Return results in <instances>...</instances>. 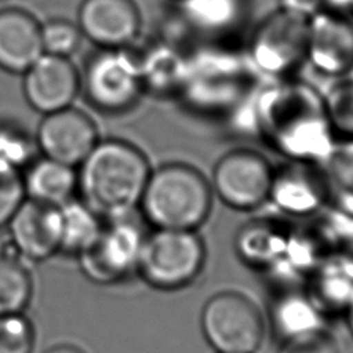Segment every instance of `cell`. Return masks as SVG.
<instances>
[{
  "mask_svg": "<svg viewBox=\"0 0 353 353\" xmlns=\"http://www.w3.org/2000/svg\"><path fill=\"white\" fill-rule=\"evenodd\" d=\"M251 112L254 137L283 160L320 164L336 141L324 92L295 76L262 80Z\"/></svg>",
  "mask_w": 353,
  "mask_h": 353,
  "instance_id": "6da1fadb",
  "label": "cell"
},
{
  "mask_svg": "<svg viewBox=\"0 0 353 353\" xmlns=\"http://www.w3.org/2000/svg\"><path fill=\"white\" fill-rule=\"evenodd\" d=\"M261 81L244 46L197 40L188 47L186 72L175 99L190 113L225 121L250 99Z\"/></svg>",
  "mask_w": 353,
  "mask_h": 353,
  "instance_id": "7a4b0ae2",
  "label": "cell"
},
{
  "mask_svg": "<svg viewBox=\"0 0 353 353\" xmlns=\"http://www.w3.org/2000/svg\"><path fill=\"white\" fill-rule=\"evenodd\" d=\"M77 167L81 201L106 221L134 214L153 168L141 148L120 138L99 139Z\"/></svg>",
  "mask_w": 353,
  "mask_h": 353,
  "instance_id": "3957f363",
  "label": "cell"
},
{
  "mask_svg": "<svg viewBox=\"0 0 353 353\" xmlns=\"http://www.w3.org/2000/svg\"><path fill=\"white\" fill-rule=\"evenodd\" d=\"M214 193L197 167L167 161L152 168L138 208L153 229L197 230L210 216Z\"/></svg>",
  "mask_w": 353,
  "mask_h": 353,
  "instance_id": "277c9868",
  "label": "cell"
},
{
  "mask_svg": "<svg viewBox=\"0 0 353 353\" xmlns=\"http://www.w3.org/2000/svg\"><path fill=\"white\" fill-rule=\"evenodd\" d=\"M205 255L197 230L153 229L143 239L137 272L153 288L174 291L197 279Z\"/></svg>",
  "mask_w": 353,
  "mask_h": 353,
  "instance_id": "5b68a950",
  "label": "cell"
},
{
  "mask_svg": "<svg viewBox=\"0 0 353 353\" xmlns=\"http://www.w3.org/2000/svg\"><path fill=\"white\" fill-rule=\"evenodd\" d=\"M307 21L274 8L255 25L243 46L262 80L294 76L305 63Z\"/></svg>",
  "mask_w": 353,
  "mask_h": 353,
  "instance_id": "8992f818",
  "label": "cell"
},
{
  "mask_svg": "<svg viewBox=\"0 0 353 353\" xmlns=\"http://www.w3.org/2000/svg\"><path fill=\"white\" fill-rule=\"evenodd\" d=\"M80 83L88 103L108 114L130 110L145 94L131 48H98L88 58Z\"/></svg>",
  "mask_w": 353,
  "mask_h": 353,
  "instance_id": "52a82bcc",
  "label": "cell"
},
{
  "mask_svg": "<svg viewBox=\"0 0 353 353\" xmlns=\"http://www.w3.org/2000/svg\"><path fill=\"white\" fill-rule=\"evenodd\" d=\"M200 325L216 353H255L265 335V321L258 306L234 291L212 295L201 309Z\"/></svg>",
  "mask_w": 353,
  "mask_h": 353,
  "instance_id": "ba28073f",
  "label": "cell"
},
{
  "mask_svg": "<svg viewBox=\"0 0 353 353\" xmlns=\"http://www.w3.org/2000/svg\"><path fill=\"white\" fill-rule=\"evenodd\" d=\"M274 165L261 152L233 148L215 161L210 185L226 207L252 211L268 203Z\"/></svg>",
  "mask_w": 353,
  "mask_h": 353,
  "instance_id": "9c48e42d",
  "label": "cell"
},
{
  "mask_svg": "<svg viewBox=\"0 0 353 353\" xmlns=\"http://www.w3.org/2000/svg\"><path fill=\"white\" fill-rule=\"evenodd\" d=\"M146 234L131 215L109 219L95 243L79 255L83 273L97 284H114L137 272Z\"/></svg>",
  "mask_w": 353,
  "mask_h": 353,
  "instance_id": "30bf717a",
  "label": "cell"
},
{
  "mask_svg": "<svg viewBox=\"0 0 353 353\" xmlns=\"http://www.w3.org/2000/svg\"><path fill=\"white\" fill-rule=\"evenodd\" d=\"M268 203L284 218L307 219L328 204V189L319 164L287 161L274 165Z\"/></svg>",
  "mask_w": 353,
  "mask_h": 353,
  "instance_id": "8fae6325",
  "label": "cell"
},
{
  "mask_svg": "<svg viewBox=\"0 0 353 353\" xmlns=\"http://www.w3.org/2000/svg\"><path fill=\"white\" fill-rule=\"evenodd\" d=\"M305 63L324 77L346 76L353 66V18L325 10L312 17Z\"/></svg>",
  "mask_w": 353,
  "mask_h": 353,
  "instance_id": "7c38bea8",
  "label": "cell"
},
{
  "mask_svg": "<svg viewBox=\"0 0 353 353\" xmlns=\"http://www.w3.org/2000/svg\"><path fill=\"white\" fill-rule=\"evenodd\" d=\"M98 141L92 119L72 106L44 114L34 138L43 156L72 167H77Z\"/></svg>",
  "mask_w": 353,
  "mask_h": 353,
  "instance_id": "4fadbf2b",
  "label": "cell"
},
{
  "mask_svg": "<svg viewBox=\"0 0 353 353\" xmlns=\"http://www.w3.org/2000/svg\"><path fill=\"white\" fill-rule=\"evenodd\" d=\"M77 26L98 48H131L142 30V14L134 0H83Z\"/></svg>",
  "mask_w": 353,
  "mask_h": 353,
  "instance_id": "5bb4252c",
  "label": "cell"
},
{
  "mask_svg": "<svg viewBox=\"0 0 353 353\" xmlns=\"http://www.w3.org/2000/svg\"><path fill=\"white\" fill-rule=\"evenodd\" d=\"M22 74L25 99L43 114L72 106L81 90L80 74L69 58L43 52Z\"/></svg>",
  "mask_w": 353,
  "mask_h": 353,
  "instance_id": "9a60e30c",
  "label": "cell"
},
{
  "mask_svg": "<svg viewBox=\"0 0 353 353\" xmlns=\"http://www.w3.org/2000/svg\"><path fill=\"white\" fill-rule=\"evenodd\" d=\"M296 228L274 216L256 218L240 228L234 248L240 259L269 279L285 261Z\"/></svg>",
  "mask_w": 353,
  "mask_h": 353,
  "instance_id": "2e32d148",
  "label": "cell"
},
{
  "mask_svg": "<svg viewBox=\"0 0 353 353\" xmlns=\"http://www.w3.org/2000/svg\"><path fill=\"white\" fill-rule=\"evenodd\" d=\"M7 226L15 248L28 259L44 261L59 251V207L25 197Z\"/></svg>",
  "mask_w": 353,
  "mask_h": 353,
  "instance_id": "e0dca14e",
  "label": "cell"
},
{
  "mask_svg": "<svg viewBox=\"0 0 353 353\" xmlns=\"http://www.w3.org/2000/svg\"><path fill=\"white\" fill-rule=\"evenodd\" d=\"M179 25L197 40H229L244 25L248 0H174Z\"/></svg>",
  "mask_w": 353,
  "mask_h": 353,
  "instance_id": "ac0fdd59",
  "label": "cell"
},
{
  "mask_svg": "<svg viewBox=\"0 0 353 353\" xmlns=\"http://www.w3.org/2000/svg\"><path fill=\"white\" fill-rule=\"evenodd\" d=\"M145 94L175 98L186 72L188 47L171 37H159L135 51Z\"/></svg>",
  "mask_w": 353,
  "mask_h": 353,
  "instance_id": "d6986e66",
  "label": "cell"
},
{
  "mask_svg": "<svg viewBox=\"0 0 353 353\" xmlns=\"http://www.w3.org/2000/svg\"><path fill=\"white\" fill-rule=\"evenodd\" d=\"M41 54V23L19 8L0 10V69L22 74Z\"/></svg>",
  "mask_w": 353,
  "mask_h": 353,
  "instance_id": "ffe728a7",
  "label": "cell"
},
{
  "mask_svg": "<svg viewBox=\"0 0 353 353\" xmlns=\"http://www.w3.org/2000/svg\"><path fill=\"white\" fill-rule=\"evenodd\" d=\"M305 290L327 317L345 314L353 302V252L325 254Z\"/></svg>",
  "mask_w": 353,
  "mask_h": 353,
  "instance_id": "44dd1931",
  "label": "cell"
},
{
  "mask_svg": "<svg viewBox=\"0 0 353 353\" xmlns=\"http://www.w3.org/2000/svg\"><path fill=\"white\" fill-rule=\"evenodd\" d=\"M25 197L59 207L73 199L77 190L76 167L50 157H34L21 175Z\"/></svg>",
  "mask_w": 353,
  "mask_h": 353,
  "instance_id": "7402d4cb",
  "label": "cell"
},
{
  "mask_svg": "<svg viewBox=\"0 0 353 353\" xmlns=\"http://www.w3.org/2000/svg\"><path fill=\"white\" fill-rule=\"evenodd\" d=\"M269 316L273 331L281 341L324 330L327 319L305 287L277 290Z\"/></svg>",
  "mask_w": 353,
  "mask_h": 353,
  "instance_id": "603a6c76",
  "label": "cell"
},
{
  "mask_svg": "<svg viewBox=\"0 0 353 353\" xmlns=\"http://www.w3.org/2000/svg\"><path fill=\"white\" fill-rule=\"evenodd\" d=\"M324 175L330 205L353 214V138H339L319 164Z\"/></svg>",
  "mask_w": 353,
  "mask_h": 353,
  "instance_id": "cb8c5ba5",
  "label": "cell"
},
{
  "mask_svg": "<svg viewBox=\"0 0 353 353\" xmlns=\"http://www.w3.org/2000/svg\"><path fill=\"white\" fill-rule=\"evenodd\" d=\"M61 215V247L59 251L80 255L99 237L103 222L81 200H69L59 205Z\"/></svg>",
  "mask_w": 353,
  "mask_h": 353,
  "instance_id": "d4e9b609",
  "label": "cell"
},
{
  "mask_svg": "<svg viewBox=\"0 0 353 353\" xmlns=\"http://www.w3.org/2000/svg\"><path fill=\"white\" fill-rule=\"evenodd\" d=\"M32 296V279L22 263L0 255V314L22 313Z\"/></svg>",
  "mask_w": 353,
  "mask_h": 353,
  "instance_id": "484cf974",
  "label": "cell"
},
{
  "mask_svg": "<svg viewBox=\"0 0 353 353\" xmlns=\"http://www.w3.org/2000/svg\"><path fill=\"white\" fill-rule=\"evenodd\" d=\"M36 142L18 125L0 123V174L21 176L34 159Z\"/></svg>",
  "mask_w": 353,
  "mask_h": 353,
  "instance_id": "4316f807",
  "label": "cell"
},
{
  "mask_svg": "<svg viewBox=\"0 0 353 353\" xmlns=\"http://www.w3.org/2000/svg\"><path fill=\"white\" fill-rule=\"evenodd\" d=\"M332 131L339 138H353V80L335 79L324 92Z\"/></svg>",
  "mask_w": 353,
  "mask_h": 353,
  "instance_id": "83f0119b",
  "label": "cell"
},
{
  "mask_svg": "<svg viewBox=\"0 0 353 353\" xmlns=\"http://www.w3.org/2000/svg\"><path fill=\"white\" fill-rule=\"evenodd\" d=\"M83 40V33L77 23L68 19H50L41 23L43 52L69 58L74 54Z\"/></svg>",
  "mask_w": 353,
  "mask_h": 353,
  "instance_id": "f1b7e54d",
  "label": "cell"
},
{
  "mask_svg": "<svg viewBox=\"0 0 353 353\" xmlns=\"http://www.w3.org/2000/svg\"><path fill=\"white\" fill-rule=\"evenodd\" d=\"M34 331L22 313L0 314V353H32Z\"/></svg>",
  "mask_w": 353,
  "mask_h": 353,
  "instance_id": "f546056e",
  "label": "cell"
},
{
  "mask_svg": "<svg viewBox=\"0 0 353 353\" xmlns=\"http://www.w3.org/2000/svg\"><path fill=\"white\" fill-rule=\"evenodd\" d=\"M276 353H339L336 341L324 330L281 341Z\"/></svg>",
  "mask_w": 353,
  "mask_h": 353,
  "instance_id": "4dcf8cb0",
  "label": "cell"
},
{
  "mask_svg": "<svg viewBox=\"0 0 353 353\" xmlns=\"http://www.w3.org/2000/svg\"><path fill=\"white\" fill-rule=\"evenodd\" d=\"M23 200L25 192L21 176L0 174V228L8 223Z\"/></svg>",
  "mask_w": 353,
  "mask_h": 353,
  "instance_id": "1f68e13d",
  "label": "cell"
},
{
  "mask_svg": "<svg viewBox=\"0 0 353 353\" xmlns=\"http://www.w3.org/2000/svg\"><path fill=\"white\" fill-rule=\"evenodd\" d=\"M276 8L305 19H310L323 10V4L321 0H276Z\"/></svg>",
  "mask_w": 353,
  "mask_h": 353,
  "instance_id": "d6a6232c",
  "label": "cell"
},
{
  "mask_svg": "<svg viewBox=\"0 0 353 353\" xmlns=\"http://www.w3.org/2000/svg\"><path fill=\"white\" fill-rule=\"evenodd\" d=\"M321 4L325 11L353 17V0H321Z\"/></svg>",
  "mask_w": 353,
  "mask_h": 353,
  "instance_id": "836d02e7",
  "label": "cell"
},
{
  "mask_svg": "<svg viewBox=\"0 0 353 353\" xmlns=\"http://www.w3.org/2000/svg\"><path fill=\"white\" fill-rule=\"evenodd\" d=\"M46 353H83L79 347L72 345H58L48 349Z\"/></svg>",
  "mask_w": 353,
  "mask_h": 353,
  "instance_id": "e575fe53",
  "label": "cell"
},
{
  "mask_svg": "<svg viewBox=\"0 0 353 353\" xmlns=\"http://www.w3.org/2000/svg\"><path fill=\"white\" fill-rule=\"evenodd\" d=\"M345 316H346V320H347V325L353 334V302L352 305L347 307V310L345 312Z\"/></svg>",
  "mask_w": 353,
  "mask_h": 353,
  "instance_id": "d590c367",
  "label": "cell"
},
{
  "mask_svg": "<svg viewBox=\"0 0 353 353\" xmlns=\"http://www.w3.org/2000/svg\"><path fill=\"white\" fill-rule=\"evenodd\" d=\"M343 77H347V79H350V80H353V66L350 68V70L347 72V74L346 76H343Z\"/></svg>",
  "mask_w": 353,
  "mask_h": 353,
  "instance_id": "8d00e7d4",
  "label": "cell"
},
{
  "mask_svg": "<svg viewBox=\"0 0 353 353\" xmlns=\"http://www.w3.org/2000/svg\"><path fill=\"white\" fill-rule=\"evenodd\" d=\"M352 18H353V17H352Z\"/></svg>",
  "mask_w": 353,
  "mask_h": 353,
  "instance_id": "74e56055",
  "label": "cell"
}]
</instances>
